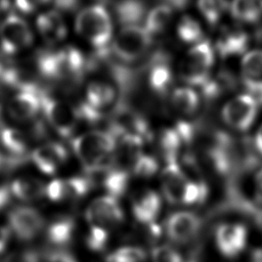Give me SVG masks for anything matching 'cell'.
I'll list each match as a JSON object with an SVG mask.
<instances>
[{"instance_id":"cell-1","label":"cell","mask_w":262,"mask_h":262,"mask_svg":"<svg viewBox=\"0 0 262 262\" xmlns=\"http://www.w3.org/2000/svg\"><path fill=\"white\" fill-rule=\"evenodd\" d=\"M88 232L86 246L94 251H102L108 242L111 231L124 219V213L118 199L105 194L94 199L85 211Z\"/></svg>"},{"instance_id":"cell-2","label":"cell","mask_w":262,"mask_h":262,"mask_svg":"<svg viewBox=\"0 0 262 262\" xmlns=\"http://www.w3.org/2000/svg\"><path fill=\"white\" fill-rule=\"evenodd\" d=\"M72 147L84 170L94 174L103 172L111 165L117 142L111 132L93 130L76 136Z\"/></svg>"},{"instance_id":"cell-3","label":"cell","mask_w":262,"mask_h":262,"mask_svg":"<svg viewBox=\"0 0 262 262\" xmlns=\"http://www.w3.org/2000/svg\"><path fill=\"white\" fill-rule=\"evenodd\" d=\"M37 68L42 76L51 81L77 82L84 74L86 60L79 49L64 46L41 52L37 58Z\"/></svg>"},{"instance_id":"cell-4","label":"cell","mask_w":262,"mask_h":262,"mask_svg":"<svg viewBox=\"0 0 262 262\" xmlns=\"http://www.w3.org/2000/svg\"><path fill=\"white\" fill-rule=\"evenodd\" d=\"M75 29L81 38L96 49H104L113 36L111 15L100 4L83 8L77 14Z\"/></svg>"},{"instance_id":"cell-5","label":"cell","mask_w":262,"mask_h":262,"mask_svg":"<svg viewBox=\"0 0 262 262\" xmlns=\"http://www.w3.org/2000/svg\"><path fill=\"white\" fill-rule=\"evenodd\" d=\"M214 62V50L208 41L194 44L185 54L180 66L182 79L192 85L205 84Z\"/></svg>"},{"instance_id":"cell-6","label":"cell","mask_w":262,"mask_h":262,"mask_svg":"<svg viewBox=\"0 0 262 262\" xmlns=\"http://www.w3.org/2000/svg\"><path fill=\"white\" fill-rule=\"evenodd\" d=\"M42 111L51 128L64 138L73 135L81 120L77 107L57 98L42 95Z\"/></svg>"},{"instance_id":"cell-7","label":"cell","mask_w":262,"mask_h":262,"mask_svg":"<svg viewBox=\"0 0 262 262\" xmlns=\"http://www.w3.org/2000/svg\"><path fill=\"white\" fill-rule=\"evenodd\" d=\"M150 34L143 27L125 26L115 37L112 48L124 61H134L145 53L150 44Z\"/></svg>"},{"instance_id":"cell-8","label":"cell","mask_w":262,"mask_h":262,"mask_svg":"<svg viewBox=\"0 0 262 262\" xmlns=\"http://www.w3.org/2000/svg\"><path fill=\"white\" fill-rule=\"evenodd\" d=\"M29 24L20 16L9 14L0 24V49L7 55L16 54L33 44Z\"/></svg>"},{"instance_id":"cell-9","label":"cell","mask_w":262,"mask_h":262,"mask_svg":"<svg viewBox=\"0 0 262 262\" xmlns=\"http://www.w3.org/2000/svg\"><path fill=\"white\" fill-rule=\"evenodd\" d=\"M116 98L114 87L103 81H91L85 89V99L78 106L81 119L96 122Z\"/></svg>"},{"instance_id":"cell-10","label":"cell","mask_w":262,"mask_h":262,"mask_svg":"<svg viewBox=\"0 0 262 262\" xmlns=\"http://www.w3.org/2000/svg\"><path fill=\"white\" fill-rule=\"evenodd\" d=\"M8 228L18 239L32 241L45 227L42 214L30 206H17L12 208L7 216Z\"/></svg>"},{"instance_id":"cell-11","label":"cell","mask_w":262,"mask_h":262,"mask_svg":"<svg viewBox=\"0 0 262 262\" xmlns=\"http://www.w3.org/2000/svg\"><path fill=\"white\" fill-rule=\"evenodd\" d=\"M93 180L89 176H73L50 181L45 195L54 203H76L82 200L92 188Z\"/></svg>"},{"instance_id":"cell-12","label":"cell","mask_w":262,"mask_h":262,"mask_svg":"<svg viewBox=\"0 0 262 262\" xmlns=\"http://www.w3.org/2000/svg\"><path fill=\"white\" fill-rule=\"evenodd\" d=\"M257 101L250 94L238 95L222 108V119L226 125L237 131L249 129L257 114Z\"/></svg>"},{"instance_id":"cell-13","label":"cell","mask_w":262,"mask_h":262,"mask_svg":"<svg viewBox=\"0 0 262 262\" xmlns=\"http://www.w3.org/2000/svg\"><path fill=\"white\" fill-rule=\"evenodd\" d=\"M202 227L201 218L189 211L172 213L166 221L167 236L176 244H186L194 238Z\"/></svg>"},{"instance_id":"cell-14","label":"cell","mask_w":262,"mask_h":262,"mask_svg":"<svg viewBox=\"0 0 262 262\" xmlns=\"http://www.w3.org/2000/svg\"><path fill=\"white\" fill-rule=\"evenodd\" d=\"M6 106L8 116L12 120L21 123L32 121L42 108V94L35 88L18 90Z\"/></svg>"},{"instance_id":"cell-15","label":"cell","mask_w":262,"mask_h":262,"mask_svg":"<svg viewBox=\"0 0 262 262\" xmlns=\"http://www.w3.org/2000/svg\"><path fill=\"white\" fill-rule=\"evenodd\" d=\"M67 148L58 142H46L31 152L34 165L44 174L56 173L68 161Z\"/></svg>"},{"instance_id":"cell-16","label":"cell","mask_w":262,"mask_h":262,"mask_svg":"<svg viewBox=\"0 0 262 262\" xmlns=\"http://www.w3.org/2000/svg\"><path fill=\"white\" fill-rule=\"evenodd\" d=\"M247 228L239 223H223L216 229V245L222 255L235 257L246 247Z\"/></svg>"},{"instance_id":"cell-17","label":"cell","mask_w":262,"mask_h":262,"mask_svg":"<svg viewBox=\"0 0 262 262\" xmlns=\"http://www.w3.org/2000/svg\"><path fill=\"white\" fill-rule=\"evenodd\" d=\"M189 178L177 161L168 162L161 175L162 189L170 204H182L184 190Z\"/></svg>"},{"instance_id":"cell-18","label":"cell","mask_w":262,"mask_h":262,"mask_svg":"<svg viewBox=\"0 0 262 262\" xmlns=\"http://www.w3.org/2000/svg\"><path fill=\"white\" fill-rule=\"evenodd\" d=\"M76 227V220L70 215L58 216L51 220L45 229L46 241L51 249L66 250L75 237Z\"/></svg>"},{"instance_id":"cell-19","label":"cell","mask_w":262,"mask_h":262,"mask_svg":"<svg viewBox=\"0 0 262 262\" xmlns=\"http://www.w3.org/2000/svg\"><path fill=\"white\" fill-rule=\"evenodd\" d=\"M36 28L42 39L51 45L61 42L68 35L64 18L56 10H48L39 14Z\"/></svg>"},{"instance_id":"cell-20","label":"cell","mask_w":262,"mask_h":262,"mask_svg":"<svg viewBox=\"0 0 262 262\" xmlns=\"http://www.w3.org/2000/svg\"><path fill=\"white\" fill-rule=\"evenodd\" d=\"M242 78L251 95L262 100V50H252L244 56Z\"/></svg>"},{"instance_id":"cell-21","label":"cell","mask_w":262,"mask_h":262,"mask_svg":"<svg viewBox=\"0 0 262 262\" xmlns=\"http://www.w3.org/2000/svg\"><path fill=\"white\" fill-rule=\"evenodd\" d=\"M162 202L156 191H144L134 199L132 212L134 217L143 224H151L156 221L161 210Z\"/></svg>"},{"instance_id":"cell-22","label":"cell","mask_w":262,"mask_h":262,"mask_svg":"<svg viewBox=\"0 0 262 262\" xmlns=\"http://www.w3.org/2000/svg\"><path fill=\"white\" fill-rule=\"evenodd\" d=\"M0 145L9 156L25 161L30 147V139L26 132L17 128L4 127L0 129Z\"/></svg>"},{"instance_id":"cell-23","label":"cell","mask_w":262,"mask_h":262,"mask_svg":"<svg viewBox=\"0 0 262 262\" xmlns=\"http://www.w3.org/2000/svg\"><path fill=\"white\" fill-rule=\"evenodd\" d=\"M9 186L12 196L24 202L36 201L45 195L46 185L36 177H18L9 183Z\"/></svg>"},{"instance_id":"cell-24","label":"cell","mask_w":262,"mask_h":262,"mask_svg":"<svg viewBox=\"0 0 262 262\" xmlns=\"http://www.w3.org/2000/svg\"><path fill=\"white\" fill-rule=\"evenodd\" d=\"M103 172L104 176L102 179V184L107 191V194L116 199L123 195L129 181L128 171L111 164Z\"/></svg>"},{"instance_id":"cell-25","label":"cell","mask_w":262,"mask_h":262,"mask_svg":"<svg viewBox=\"0 0 262 262\" xmlns=\"http://www.w3.org/2000/svg\"><path fill=\"white\" fill-rule=\"evenodd\" d=\"M247 40L248 37L244 32L239 30L229 29L222 32L218 40L217 47L219 52L224 56L230 54H237L245 50L248 43Z\"/></svg>"},{"instance_id":"cell-26","label":"cell","mask_w":262,"mask_h":262,"mask_svg":"<svg viewBox=\"0 0 262 262\" xmlns=\"http://www.w3.org/2000/svg\"><path fill=\"white\" fill-rule=\"evenodd\" d=\"M171 102L177 113L192 115L199 107V95L189 87H179L173 91Z\"/></svg>"},{"instance_id":"cell-27","label":"cell","mask_w":262,"mask_h":262,"mask_svg":"<svg viewBox=\"0 0 262 262\" xmlns=\"http://www.w3.org/2000/svg\"><path fill=\"white\" fill-rule=\"evenodd\" d=\"M230 10L234 18L254 23L262 16V0H232Z\"/></svg>"},{"instance_id":"cell-28","label":"cell","mask_w":262,"mask_h":262,"mask_svg":"<svg viewBox=\"0 0 262 262\" xmlns=\"http://www.w3.org/2000/svg\"><path fill=\"white\" fill-rule=\"evenodd\" d=\"M173 14V9L170 5L161 4L152 8L145 20V30L151 35L161 33L169 25Z\"/></svg>"},{"instance_id":"cell-29","label":"cell","mask_w":262,"mask_h":262,"mask_svg":"<svg viewBox=\"0 0 262 262\" xmlns=\"http://www.w3.org/2000/svg\"><path fill=\"white\" fill-rule=\"evenodd\" d=\"M21 262H77L75 257L66 250H30L20 256Z\"/></svg>"},{"instance_id":"cell-30","label":"cell","mask_w":262,"mask_h":262,"mask_svg":"<svg viewBox=\"0 0 262 262\" xmlns=\"http://www.w3.org/2000/svg\"><path fill=\"white\" fill-rule=\"evenodd\" d=\"M177 33L185 43H199L203 38V31L200 24L191 16L184 15L178 23Z\"/></svg>"},{"instance_id":"cell-31","label":"cell","mask_w":262,"mask_h":262,"mask_svg":"<svg viewBox=\"0 0 262 262\" xmlns=\"http://www.w3.org/2000/svg\"><path fill=\"white\" fill-rule=\"evenodd\" d=\"M198 7L202 15L210 25L219 21L228 7L226 0H199Z\"/></svg>"},{"instance_id":"cell-32","label":"cell","mask_w":262,"mask_h":262,"mask_svg":"<svg viewBox=\"0 0 262 262\" xmlns=\"http://www.w3.org/2000/svg\"><path fill=\"white\" fill-rule=\"evenodd\" d=\"M119 19L126 26H135L142 17L143 8L140 2L135 0H126L119 4L117 8Z\"/></svg>"},{"instance_id":"cell-33","label":"cell","mask_w":262,"mask_h":262,"mask_svg":"<svg viewBox=\"0 0 262 262\" xmlns=\"http://www.w3.org/2000/svg\"><path fill=\"white\" fill-rule=\"evenodd\" d=\"M146 254L138 247H123L106 257V262H145Z\"/></svg>"},{"instance_id":"cell-34","label":"cell","mask_w":262,"mask_h":262,"mask_svg":"<svg viewBox=\"0 0 262 262\" xmlns=\"http://www.w3.org/2000/svg\"><path fill=\"white\" fill-rule=\"evenodd\" d=\"M171 81V73L169 67L162 61L157 62L152 66L149 72V84L150 86L161 92L167 89Z\"/></svg>"},{"instance_id":"cell-35","label":"cell","mask_w":262,"mask_h":262,"mask_svg":"<svg viewBox=\"0 0 262 262\" xmlns=\"http://www.w3.org/2000/svg\"><path fill=\"white\" fill-rule=\"evenodd\" d=\"M158 170V164L156 160L147 155L141 154L135 161L132 171L139 176H151Z\"/></svg>"},{"instance_id":"cell-36","label":"cell","mask_w":262,"mask_h":262,"mask_svg":"<svg viewBox=\"0 0 262 262\" xmlns=\"http://www.w3.org/2000/svg\"><path fill=\"white\" fill-rule=\"evenodd\" d=\"M151 258L152 262H184L175 249L166 245L156 247L151 252Z\"/></svg>"},{"instance_id":"cell-37","label":"cell","mask_w":262,"mask_h":262,"mask_svg":"<svg viewBox=\"0 0 262 262\" xmlns=\"http://www.w3.org/2000/svg\"><path fill=\"white\" fill-rule=\"evenodd\" d=\"M49 2L51 0H14L16 8L23 13H33Z\"/></svg>"},{"instance_id":"cell-38","label":"cell","mask_w":262,"mask_h":262,"mask_svg":"<svg viewBox=\"0 0 262 262\" xmlns=\"http://www.w3.org/2000/svg\"><path fill=\"white\" fill-rule=\"evenodd\" d=\"M24 161L13 158L6 154L5 151L0 150V175L6 174L11 172L13 169L18 167L20 164H23Z\"/></svg>"},{"instance_id":"cell-39","label":"cell","mask_w":262,"mask_h":262,"mask_svg":"<svg viewBox=\"0 0 262 262\" xmlns=\"http://www.w3.org/2000/svg\"><path fill=\"white\" fill-rule=\"evenodd\" d=\"M12 198L9 184H0V212L9 206Z\"/></svg>"},{"instance_id":"cell-40","label":"cell","mask_w":262,"mask_h":262,"mask_svg":"<svg viewBox=\"0 0 262 262\" xmlns=\"http://www.w3.org/2000/svg\"><path fill=\"white\" fill-rule=\"evenodd\" d=\"M10 236V230L8 226L0 224V255L5 251Z\"/></svg>"},{"instance_id":"cell-41","label":"cell","mask_w":262,"mask_h":262,"mask_svg":"<svg viewBox=\"0 0 262 262\" xmlns=\"http://www.w3.org/2000/svg\"><path fill=\"white\" fill-rule=\"evenodd\" d=\"M51 2L59 10H72L77 6L79 0H51Z\"/></svg>"},{"instance_id":"cell-42","label":"cell","mask_w":262,"mask_h":262,"mask_svg":"<svg viewBox=\"0 0 262 262\" xmlns=\"http://www.w3.org/2000/svg\"><path fill=\"white\" fill-rule=\"evenodd\" d=\"M255 198L262 204V170L258 172L255 179Z\"/></svg>"},{"instance_id":"cell-43","label":"cell","mask_w":262,"mask_h":262,"mask_svg":"<svg viewBox=\"0 0 262 262\" xmlns=\"http://www.w3.org/2000/svg\"><path fill=\"white\" fill-rule=\"evenodd\" d=\"M255 142H256V146H257L258 150L262 155V125L260 126V128H259V130L257 132V135H256V138H255Z\"/></svg>"},{"instance_id":"cell-44","label":"cell","mask_w":262,"mask_h":262,"mask_svg":"<svg viewBox=\"0 0 262 262\" xmlns=\"http://www.w3.org/2000/svg\"><path fill=\"white\" fill-rule=\"evenodd\" d=\"M9 7V0H0V14Z\"/></svg>"},{"instance_id":"cell-45","label":"cell","mask_w":262,"mask_h":262,"mask_svg":"<svg viewBox=\"0 0 262 262\" xmlns=\"http://www.w3.org/2000/svg\"><path fill=\"white\" fill-rule=\"evenodd\" d=\"M4 102H5V96H4V92L0 87V114L4 107Z\"/></svg>"},{"instance_id":"cell-46","label":"cell","mask_w":262,"mask_h":262,"mask_svg":"<svg viewBox=\"0 0 262 262\" xmlns=\"http://www.w3.org/2000/svg\"><path fill=\"white\" fill-rule=\"evenodd\" d=\"M188 262H191V261H188Z\"/></svg>"}]
</instances>
